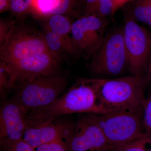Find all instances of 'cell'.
Returning a JSON list of instances; mask_svg holds the SVG:
<instances>
[{"label": "cell", "mask_w": 151, "mask_h": 151, "mask_svg": "<svg viewBox=\"0 0 151 151\" xmlns=\"http://www.w3.org/2000/svg\"><path fill=\"white\" fill-rule=\"evenodd\" d=\"M35 151H69L65 141L59 140L43 144L35 148Z\"/></svg>", "instance_id": "ac0fdd59"}, {"label": "cell", "mask_w": 151, "mask_h": 151, "mask_svg": "<svg viewBox=\"0 0 151 151\" xmlns=\"http://www.w3.org/2000/svg\"><path fill=\"white\" fill-rule=\"evenodd\" d=\"M133 14L136 19L151 27V0H136Z\"/></svg>", "instance_id": "5bb4252c"}, {"label": "cell", "mask_w": 151, "mask_h": 151, "mask_svg": "<svg viewBox=\"0 0 151 151\" xmlns=\"http://www.w3.org/2000/svg\"><path fill=\"white\" fill-rule=\"evenodd\" d=\"M33 0H11L9 9L15 14L21 15L31 10Z\"/></svg>", "instance_id": "e0dca14e"}, {"label": "cell", "mask_w": 151, "mask_h": 151, "mask_svg": "<svg viewBox=\"0 0 151 151\" xmlns=\"http://www.w3.org/2000/svg\"><path fill=\"white\" fill-rule=\"evenodd\" d=\"M95 117L112 149L139 139L145 134L142 111H112L95 114Z\"/></svg>", "instance_id": "277c9868"}, {"label": "cell", "mask_w": 151, "mask_h": 151, "mask_svg": "<svg viewBox=\"0 0 151 151\" xmlns=\"http://www.w3.org/2000/svg\"><path fill=\"white\" fill-rule=\"evenodd\" d=\"M65 142L69 151H107L112 149L93 113L79 119Z\"/></svg>", "instance_id": "ba28073f"}, {"label": "cell", "mask_w": 151, "mask_h": 151, "mask_svg": "<svg viewBox=\"0 0 151 151\" xmlns=\"http://www.w3.org/2000/svg\"><path fill=\"white\" fill-rule=\"evenodd\" d=\"M12 22L1 19L0 20V45H1L9 36L13 28Z\"/></svg>", "instance_id": "7402d4cb"}, {"label": "cell", "mask_w": 151, "mask_h": 151, "mask_svg": "<svg viewBox=\"0 0 151 151\" xmlns=\"http://www.w3.org/2000/svg\"><path fill=\"white\" fill-rule=\"evenodd\" d=\"M10 88L9 76L6 65L4 62L1 61L0 64V88L1 92H2L5 89Z\"/></svg>", "instance_id": "cb8c5ba5"}, {"label": "cell", "mask_w": 151, "mask_h": 151, "mask_svg": "<svg viewBox=\"0 0 151 151\" xmlns=\"http://www.w3.org/2000/svg\"><path fill=\"white\" fill-rule=\"evenodd\" d=\"M98 105L107 111H142L146 100L145 77L132 75L113 79L90 78Z\"/></svg>", "instance_id": "7a4b0ae2"}, {"label": "cell", "mask_w": 151, "mask_h": 151, "mask_svg": "<svg viewBox=\"0 0 151 151\" xmlns=\"http://www.w3.org/2000/svg\"><path fill=\"white\" fill-rule=\"evenodd\" d=\"M44 35L49 51L57 60H60L65 53L72 54L65 42L58 35L47 29Z\"/></svg>", "instance_id": "4fadbf2b"}, {"label": "cell", "mask_w": 151, "mask_h": 151, "mask_svg": "<svg viewBox=\"0 0 151 151\" xmlns=\"http://www.w3.org/2000/svg\"><path fill=\"white\" fill-rule=\"evenodd\" d=\"M11 0H0V13L9 9Z\"/></svg>", "instance_id": "4316f807"}, {"label": "cell", "mask_w": 151, "mask_h": 151, "mask_svg": "<svg viewBox=\"0 0 151 151\" xmlns=\"http://www.w3.org/2000/svg\"><path fill=\"white\" fill-rule=\"evenodd\" d=\"M74 125L53 122L30 126L25 131L22 139L34 148L53 141H65L73 132Z\"/></svg>", "instance_id": "8fae6325"}, {"label": "cell", "mask_w": 151, "mask_h": 151, "mask_svg": "<svg viewBox=\"0 0 151 151\" xmlns=\"http://www.w3.org/2000/svg\"><path fill=\"white\" fill-rule=\"evenodd\" d=\"M2 146L4 151H35L34 148L23 139Z\"/></svg>", "instance_id": "44dd1931"}, {"label": "cell", "mask_w": 151, "mask_h": 151, "mask_svg": "<svg viewBox=\"0 0 151 151\" xmlns=\"http://www.w3.org/2000/svg\"><path fill=\"white\" fill-rule=\"evenodd\" d=\"M18 84L12 101L26 115L52 103L63 92L66 83L65 78L53 73L38 76Z\"/></svg>", "instance_id": "3957f363"}, {"label": "cell", "mask_w": 151, "mask_h": 151, "mask_svg": "<svg viewBox=\"0 0 151 151\" xmlns=\"http://www.w3.org/2000/svg\"><path fill=\"white\" fill-rule=\"evenodd\" d=\"M144 114L142 120L143 130L144 133H151V93L143 105Z\"/></svg>", "instance_id": "d6986e66"}, {"label": "cell", "mask_w": 151, "mask_h": 151, "mask_svg": "<svg viewBox=\"0 0 151 151\" xmlns=\"http://www.w3.org/2000/svg\"><path fill=\"white\" fill-rule=\"evenodd\" d=\"M147 138V134L145 133L144 135L141 137L116 147L112 150L114 151H147L145 148Z\"/></svg>", "instance_id": "2e32d148"}, {"label": "cell", "mask_w": 151, "mask_h": 151, "mask_svg": "<svg viewBox=\"0 0 151 151\" xmlns=\"http://www.w3.org/2000/svg\"><path fill=\"white\" fill-rule=\"evenodd\" d=\"M57 61L49 52H45L16 62L5 63L9 76L10 88L16 83L55 73Z\"/></svg>", "instance_id": "9c48e42d"}, {"label": "cell", "mask_w": 151, "mask_h": 151, "mask_svg": "<svg viewBox=\"0 0 151 151\" xmlns=\"http://www.w3.org/2000/svg\"><path fill=\"white\" fill-rule=\"evenodd\" d=\"M26 113L13 101L5 104L0 112V138L2 146L22 139L28 127Z\"/></svg>", "instance_id": "30bf717a"}, {"label": "cell", "mask_w": 151, "mask_h": 151, "mask_svg": "<svg viewBox=\"0 0 151 151\" xmlns=\"http://www.w3.org/2000/svg\"><path fill=\"white\" fill-rule=\"evenodd\" d=\"M96 52L91 65L93 72L110 75L122 73L128 65L123 30L116 31L103 39Z\"/></svg>", "instance_id": "52a82bcc"}, {"label": "cell", "mask_w": 151, "mask_h": 151, "mask_svg": "<svg viewBox=\"0 0 151 151\" xmlns=\"http://www.w3.org/2000/svg\"><path fill=\"white\" fill-rule=\"evenodd\" d=\"M123 34L130 71L132 75L142 76L150 54V33L130 19L126 22Z\"/></svg>", "instance_id": "8992f818"}, {"label": "cell", "mask_w": 151, "mask_h": 151, "mask_svg": "<svg viewBox=\"0 0 151 151\" xmlns=\"http://www.w3.org/2000/svg\"><path fill=\"white\" fill-rule=\"evenodd\" d=\"M147 134L148 142L150 145V148L148 150H147V151H151V133H150V134L147 133Z\"/></svg>", "instance_id": "f1b7e54d"}, {"label": "cell", "mask_w": 151, "mask_h": 151, "mask_svg": "<svg viewBox=\"0 0 151 151\" xmlns=\"http://www.w3.org/2000/svg\"><path fill=\"white\" fill-rule=\"evenodd\" d=\"M131 1L132 0H113V7L111 13L112 15L122 6Z\"/></svg>", "instance_id": "484cf974"}, {"label": "cell", "mask_w": 151, "mask_h": 151, "mask_svg": "<svg viewBox=\"0 0 151 151\" xmlns=\"http://www.w3.org/2000/svg\"><path fill=\"white\" fill-rule=\"evenodd\" d=\"M57 5L51 11L50 14V15L54 14L64 15L65 14L70 12L75 6L77 0H57Z\"/></svg>", "instance_id": "ffe728a7"}, {"label": "cell", "mask_w": 151, "mask_h": 151, "mask_svg": "<svg viewBox=\"0 0 151 151\" xmlns=\"http://www.w3.org/2000/svg\"><path fill=\"white\" fill-rule=\"evenodd\" d=\"M46 29L50 31L65 42L70 49L72 54H75L77 51L71 35L72 23L64 15L54 14L49 16L47 21Z\"/></svg>", "instance_id": "7c38bea8"}, {"label": "cell", "mask_w": 151, "mask_h": 151, "mask_svg": "<svg viewBox=\"0 0 151 151\" xmlns=\"http://www.w3.org/2000/svg\"><path fill=\"white\" fill-rule=\"evenodd\" d=\"M0 46L1 61L6 64L49 52L44 34L22 25L14 26L9 36Z\"/></svg>", "instance_id": "5b68a950"}, {"label": "cell", "mask_w": 151, "mask_h": 151, "mask_svg": "<svg viewBox=\"0 0 151 151\" xmlns=\"http://www.w3.org/2000/svg\"><path fill=\"white\" fill-rule=\"evenodd\" d=\"M146 75L145 76V80L147 83V82H151V50L149 58L148 64L146 71Z\"/></svg>", "instance_id": "83f0119b"}, {"label": "cell", "mask_w": 151, "mask_h": 151, "mask_svg": "<svg viewBox=\"0 0 151 151\" xmlns=\"http://www.w3.org/2000/svg\"><path fill=\"white\" fill-rule=\"evenodd\" d=\"M85 1L84 15L95 16L98 9L99 0H85Z\"/></svg>", "instance_id": "d4e9b609"}, {"label": "cell", "mask_w": 151, "mask_h": 151, "mask_svg": "<svg viewBox=\"0 0 151 151\" xmlns=\"http://www.w3.org/2000/svg\"><path fill=\"white\" fill-rule=\"evenodd\" d=\"M113 0H99V6L95 16L101 18L112 13Z\"/></svg>", "instance_id": "603a6c76"}, {"label": "cell", "mask_w": 151, "mask_h": 151, "mask_svg": "<svg viewBox=\"0 0 151 151\" xmlns=\"http://www.w3.org/2000/svg\"><path fill=\"white\" fill-rule=\"evenodd\" d=\"M109 112L98 105L90 78H82L49 105L27 113L25 118L29 127L53 122L59 116L71 113Z\"/></svg>", "instance_id": "6da1fadb"}, {"label": "cell", "mask_w": 151, "mask_h": 151, "mask_svg": "<svg viewBox=\"0 0 151 151\" xmlns=\"http://www.w3.org/2000/svg\"><path fill=\"white\" fill-rule=\"evenodd\" d=\"M57 4V0H33L31 11L39 15L49 16Z\"/></svg>", "instance_id": "9a60e30c"}]
</instances>
